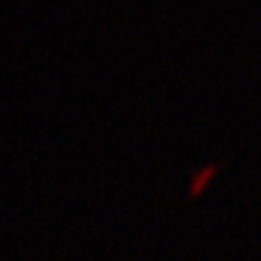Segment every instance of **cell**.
<instances>
[{"instance_id": "cell-1", "label": "cell", "mask_w": 261, "mask_h": 261, "mask_svg": "<svg viewBox=\"0 0 261 261\" xmlns=\"http://www.w3.org/2000/svg\"><path fill=\"white\" fill-rule=\"evenodd\" d=\"M221 165H223V163H211V165H205L203 170H195V173H193V185H190V193H200V188L205 185V180L216 173Z\"/></svg>"}]
</instances>
